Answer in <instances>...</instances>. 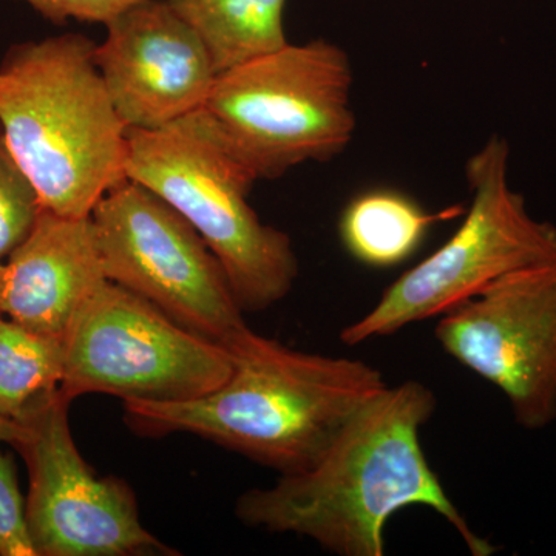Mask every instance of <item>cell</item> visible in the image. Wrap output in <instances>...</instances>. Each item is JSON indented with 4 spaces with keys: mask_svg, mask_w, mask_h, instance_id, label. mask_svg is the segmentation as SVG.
<instances>
[{
    "mask_svg": "<svg viewBox=\"0 0 556 556\" xmlns=\"http://www.w3.org/2000/svg\"><path fill=\"white\" fill-rule=\"evenodd\" d=\"M437 396L417 380L387 387L343 427L305 471L281 475L268 489L239 497L248 527L295 533L340 556L386 555V527L405 507L424 506L459 533L473 556L496 547L473 532L453 504L420 445Z\"/></svg>",
    "mask_w": 556,
    "mask_h": 556,
    "instance_id": "cell-1",
    "label": "cell"
},
{
    "mask_svg": "<svg viewBox=\"0 0 556 556\" xmlns=\"http://www.w3.org/2000/svg\"><path fill=\"white\" fill-rule=\"evenodd\" d=\"M226 348L233 368L222 387L188 402H123L130 430L148 438L195 434L294 475L316 464L388 387L367 362L291 350L252 329Z\"/></svg>",
    "mask_w": 556,
    "mask_h": 556,
    "instance_id": "cell-2",
    "label": "cell"
},
{
    "mask_svg": "<svg viewBox=\"0 0 556 556\" xmlns=\"http://www.w3.org/2000/svg\"><path fill=\"white\" fill-rule=\"evenodd\" d=\"M78 35L13 47L0 65V134L43 208L90 217L127 179V127Z\"/></svg>",
    "mask_w": 556,
    "mask_h": 556,
    "instance_id": "cell-3",
    "label": "cell"
},
{
    "mask_svg": "<svg viewBox=\"0 0 556 556\" xmlns=\"http://www.w3.org/2000/svg\"><path fill=\"white\" fill-rule=\"evenodd\" d=\"M127 178L179 212L218 258L244 313L287 298L299 276L291 239L249 204L258 181L203 110L159 130H127Z\"/></svg>",
    "mask_w": 556,
    "mask_h": 556,
    "instance_id": "cell-4",
    "label": "cell"
},
{
    "mask_svg": "<svg viewBox=\"0 0 556 556\" xmlns=\"http://www.w3.org/2000/svg\"><path fill=\"white\" fill-rule=\"evenodd\" d=\"M353 68L328 40L287 46L218 73L203 112L257 179L340 155L353 139Z\"/></svg>",
    "mask_w": 556,
    "mask_h": 556,
    "instance_id": "cell-5",
    "label": "cell"
},
{
    "mask_svg": "<svg viewBox=\"0 0 556 556\" xmlns=\"http://www.w3.org/2000/svg\"><path fill=\"white\" fill-rule=\"evenodd\" d=\"M506 139L493 137L467 163L470 208L463 225L430 257L397 278L375 308L343 328L358 345L441 317L500 278L556 262V228L533 218L508 182Z\"/></svg>",
    "mask_w": 556,
    "mask_h": 556,
    "instance_id": "cell-6",
    "label": "cell"
},
{
    "mask_svg": "<svg viewBox=\"0 0 556 556\" xmlns=\"http://www.w3.org/2000/svg\"><path fill=\"white\" fill-rule=\"evenodd\" d=\"M64 348L61 394L70 402L84 394L188 402L217 390L233 368L228 348L110 280L80 306Z\"/></svg>",
    "mask_w": 556,
    "mask_h": 556,
    "instance_id": "cell-7",
    "label": "cell"
},
{
    "mask_svg": "<svg viewBox=\"0 0 556 556\" xmlns=\"http://www.w3.org/2000/svg\"><path fill=\"white\" fill-rule=\"evenodd\" d=\"M91 219L108 280L222 345L251 329L214 252L155 192L124 179L102 197Z\"/></svg>",
    "mask_w": 556,
    "mask_h": 556,
    "instance_id": "cell-8",
    "label": "cell"
},
{
    "mask_svg": "<svg viewBox=\"0 0 556 556\" xmlns=\"http://www.w3.org/2000/svg\"><path fill=\"white\" fill-rule=\"evenodd\" d=\"M61 391L21 426L16 448L28 468L27 522L36 556H175L139 519L124 479L98 477L70 430Z\"/></svg>",
    "mask_w": 556,
    "mask_h": 556,
    "instance_id": "cell-9",
    "label": "cell"
},
{
    "mask_svg": "<svg viewBox=\"0 0 556 556\" xmlns=\"http://www.w3.org/2000/svg\"><path fill=\"white\" fill-rule=\"evenodd\" d=\"M442 350L506 396L515 420H556V262L508 274L439 318Z\"/></svg>",
    "mask_w": 556,
    "mask_h": 556,
    "instance_id": "cell-10",
    "label": "cell"
},
{
    "mask_svg": "<svg viewBox=\"0 0 556 556\" xmlns=\"http://www.w3.org/2000/svg\"><path fill=\"white\" fill-rule=\"evenodd\" d=\"M94 62L127 130H159L203 109L217 70L167 0H142L105 24Z\"/></svg>",
    "mask_w": 556,
    "mask_h": 556,
    "instance_id": "cell-11",
    "label": "cell"
},
{
    "mask_svg": "<svg viewBox=\"0 0 556 556\" xmlns=\"http://www.w3.org/2000/svg\"><path fill=\"white\" fill-rule=\"evenodd\" d=\"M105 281L91 215L42 208L27 239L0 266V314L64 340L80 306Z\"/></svg>",
    "mask_w": 556,
    "mask_h": 556,
    "instance_id": "cell-12",
    "label": "cell"
},
{
    "mask_svg": "<svg viewBox=\"0 0 556 556\" xmlns=\"http://www.w3.org/2000/svg\"><path fill=\"white\" fill-rule=\"evenodd\" d=\"M211 54L217 73L287 46V0H167Z\"/></svg>",
    "mask_w": 556,
    "mask_h": 556,
    "instance_id": "cell-13",
    "label": "cell"
},
{
    "mask_svg": "<svg viewBox=\"0 0 556 556\" xmlns=\"http://www.w3.org/2000/svg\"><path fill=\"white\" fill-rule=\"evenodd\" d=\"M441 217L424 211L399 190H368L343 211L340 239L357 262L391 268L415 254L430 226Z\"/></svg>",
    "mask_w": 556,
    "mask_h": 556,
    "instance_id": "cell-14",
    "label": "cell"
},
{
    "mask_svg": "<svg viewBox=\"0 0 556 556\" xmlns=\"http://www.w3.org/2000/svg\"><path fill=\"white\" fill-rule=\"evenodd\" d=\"M64 340L0 314V419L21 424L61 391Z\"/></svg>",
    "mask_w": 556,
    "mask_h": 556,
    "instance_id": "cell-15",
    "label": "cell"
},
{
    "mask_svg": "<svg viewBox=\"0 0 556 556\" xmlns=\"http://www.w3.org/2000/svg\"><path fill=\"white\" fill-rule=\"evenodd\" d=\"M42 208L38 190L0 134V266L27 239Z\"/></svg>",
    "mask_w": 556,
    "mask_h": 556,
    "instance_id": "cell-16",
    "label": "cell"
},
{
    "mask_svg": "<svg viewBox=\"0 0 556 556\" xmlns=\"http://www.w3.org/2000/svg\"><path fill=\"white\" fill-rule=\"evenodd\" d=\"M0 556H36L27 522V500L17 484L16 467L0 452Z\"/></svg>",
    "mask_w": 556,
    "mask_h": 556,
    "instance_id": "cell-17",
    "label": "cell"
},
{
    "mask_svg": "<svg viewBox=\"0 0 556 556\" xmlns=\"http://www.w3.org/2000/svg\"><path fill=\"white\" fill-rule=\"evenodd\" d=\"M22 2H27L43 17L58 24L73 20L101 22L105 25L142 0H22Z\"/></svg>",
    "mask_w": 556,
    "mask_h": 556,
    "instance_id": "cell-18",
    "label": "cell"
},
{
    "mask_svg": "<svg viewBox=\"0 0 556 556\" xmlns=\"http://www.w3.org/2000/svg\"><path fill=\"white\" fill-rule=\"evenodd\" d=\"M25 427L21 424L10 422V420L0 419V442L14 445L20 444L21 439L24 438Z\"/></svg>",
    "mask_w": 556,
    "mask_h": 556,
    "instance_id": "cell-19",
    "label": "cell"
}]
</instances>
